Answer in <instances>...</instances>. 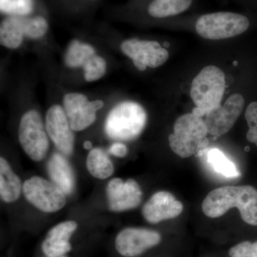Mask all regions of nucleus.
<instances>
[{
  "mask_svg": "<svg viewBox=\"0 0 257 257\" xmlns=\"http://www.w3.org/2000/svg\"><path fill=\"white\" fill-rule=\"evenodd\" d=\"M23 192L28 202L45 213L57 212L67 203L66 194L58 186L40 177L25 181Z\"/></svg>",
  "mask_w": 257,
  "mask_h": 257,
  "instance_id": "0eeeda50",
  "label": "nucleus"
},
{
  "mask_svg": "<svg viewBox=\"0 0 257 257\" xmlns=\"http://www.w3.org/2000/svg\"><path fill=\"white\" fill-rule=\"evenodd\" d=\"M84 147L86 150H89V149H91V147H92V143H91L90 142H86V143L84 144Z\"/></svg>",
  "mask_w": 257,
  "mask_h": 257,
  "instance_id": "c756f323",
  "label": "nucleus"
},
{
  "mask_svg": "<svg viewBox=\"0 0 257 257\" xmlns=\"http://www.w3.org/2000/svg\"><path fill=\"white\" fill-rule=\"evenodd\" d=\"M147 121V112L143 106L135 101H122L106 116L104 133L110 140L133 141L143 133Z\"/></svg>",
  "mask_w": 257,
  "mask_h": 257,
  "instance_id": "f257e3e1",
  "label": "nucleus"
},
{
  "mask_svg": "<svg viewBox=\"0 0 257 257\" xmlns=\"http://www.w3.org/2000/svg\"><path fill=\"white\" fill-rule=\"evenodd\" d=\"M45 124L56 148L64 156H70L74 151V135L63 106H51L47 111Z\"/></svg>",
  "mask_w": 257,
  "mask_h": 257,
  "instance_id": "9d476101",
  "label": "nucleus"
},
{
  "mask_svg": "<svg viewBox=\"0 0 257 257\" xmlns=\"http://www.w3.org/2000/svg\"><path fill=\"white\" fill-rule=\"evenodd\" d=\"M87 168L94 178L105 179L114 172V165L104 150L92 149L87 157Z\"/></svg>",
  "mask_w": 257,
  "mask_h": 257,
  "instance_id": "412c9836",
  "label": "nucleus"
},
{
  "mask_svg": "<svg viewBox=\"0 0 257 257\" xmlns=\"http://www.w3.org/2000/svg\"><path fill=\"white\" fill-rule=\"evenodd\" d=\"M127 147L124 144L121 143H115L111 145L109 149V152L115 157H124L127 154Z\"/></svg>",
  "mask_w": 257,
  "mask_h": 257,
  "instance_id": "c85d7f7f",
  "label": "nucleus"
},
{
  "mask_svg": "<svg viewBox=\"0 0 257 257\" xmlns=\"http://www.w3.org/2000/svg\"><path fill=\"white\" fill-rule=\"evenodd\" d=\"M96 54L95 49L90 44L73 40L66 50L64 64L68 68L82 69L86 62Z\"/></svg>",
  "mask_w": 257,
  "mask_h": 257,
  "instance_id": "6ab92c4d",
  "label": "nucleus"
},
{
  "mask_svg": "<svg viewBox=\"0 0 257 257\" xmlns=\"http://www.w3.org/2000/svg\"><path fill=\"white\" fill-rule=\"evenodd\" d=\"M64 1H65V0H64ZM69 1H71V0H69ZM77 1L83 2V3H95V2L98 1V0H77Z\"/></svg>",
  "mask_w": 257,
  "mask_h": 257,
  "instance_id": "7c9ffc66",
  "label": "nucleus"
},
{
  "mask_svg": "<svg viewBox=\"0 0 257 257\" xmlns=\"http://www.w3.org/2000/svg\"><path fill=\"white\" fill-rule=\"evenodd\" d=\"M207 128L202 117L192 114L182 115L175 121L174 133L169 136L174 153L188 158L205 149L209 145Z\"/></svg>",
  "mask_w": 257,
  "mask_h": 257,
  "instance_id": "7ed1b4c3",
  "label": "nucleus"
},
{
  "mask_svg": "<svg viewBox=\"0 0 257 257\" xmlns=\"http://www.w3.org/2000/svg\"><path fill=\"white\" fill-rule=\"evenodd\" d=\"M207 158L209 165L217 173L229 178L239 177L240 174L236 166L218 149L209 150Z\"/></svg>",
  "mask_w": 257,
  "mask_h": 257,
  "instance_id": "b1692460",
  "label": "nucleus"
},
{
  "mask_svg": "<svg viewBox=\"0 0 257 257\" xmlns=\"http://www.w3.org/2000/svg\"><path fill=\"white\" fill-rule=\"evenodd\" d=\"M18 139L24 152L32 160L40 162L47 156L50 141L38 111L30 109L23 115L19 125Z\"/></svg>",
  "mask_w": 257,
  "mask_h": 257,
  "instance_id": "39448f33",
  "label": "nucleus"
},
{
  "mask_svg": "<svg viewBox=\"0 0 257 257\" xmlns=\"http://www.w3.org/2000/svg\"><path fill=\"white\" fill-rule=\"evenodd\" d=\"M22 17L5 16L0 23V43L2 46L16 50L25 40Z\"/></svg>",
  "mask_w": 257,
  "mask_h": 257,
  "instance_id": "a211bd4d",
  "label": "nucleus"
},
{
  "mask_svg": "<svg viewBox=\"0 0 257 257\" xmlns=\"http://www.w3.org/2000/svg\"><path fill=\"white\" fill-rule=\"evenodd\" d=\"M121 50L133 60L139 71L146 70L147 67L157 68L165 63L170 55L168 51L157 41L128 39L121 42Z\"/></svg>",
  "mask_w": 257,
  "mask_h": 257,
  "instance_id": "6e6552de",
  "label": "nucleus"
},
{
  "mask_svg": "<svg viewBox=\"0 0 257 257\" xmlns=\"http://www.w3.org/2000/svg\"><path fill=\"white\" fill-rule=\"evenodd\" d=\"M240 215L246 224L257 226V205L241 211Z\"/></svg>",
  "mask_w": 257,
  "mask_h": 257,
  "instance_id": "cd10ccee",
  "label": "nucleus"
},
{
  "mask_svg": "<svg viewBox=\"0 0 257 257\" xmlns=\"http://www.w3.org/2000/svg\"><path fill=\"white\" fill-rule=\"evenodd\" d=\"M0 12L4 17L41 14L37 12V0H0Z\"/></svg>",
  "mask_w": 257,
  "mask_h": 257,
  "instance_id": "4be33fe9",
  "label": "nucleus"
},
{
  "mask_svg": "<svg viewBox=\"0 0 257 257\" xmlns=\"http://www.w3.org/2000/svg\"><path fill=\"white\" fill-rule=\"evenodd\" d=\"M22 23L25 38L37 40L46 35L48 32V20L45 15L36 14L22 17Z\"/></svg>",
  "mask_w": 257,
  "mask_h": 257,
  "instance_id": "5701e85b",
  "label": "nucleus"
},
{
  "mask_svg": "<svg viewBox=\"0 0 257 257\" xmlns=\"http://www.w3.org/2000/svg\"><path fill=\"white\" fill-rule=\"evenodd\" d=\"M108 205L115 212L130 210L140 205L143 192L136 181L128 179L123 181L114 178L109 181L106 189Z\"/></svg>",
  "mask_w": 257,
  "mask_h": 257,
  "instance_id": "ddd939ff",
  "label": "nucleus"
},
{
  "mask_svg": "<svg viewBox=\"0 0 257 257\" xmlns=\"http://www.w3.org/2000/svg\"><path fill=\"white\" fill-rule=\"evenodd\" d=\"M58 257H67L66 256H58Z\"/></svg>",
  "mask_w": 257,
  "mask_h": 257,
  "instance_id": "2f4dec72",
  "label": "nucleus"
},
{
  "mask_svg": "<svg viewBox=\"0 0 257 257\" xmlns=\"http://www.w3.org/2000/svg\"><path fill=\"white\" fill-rule=\"evenodd\" d=\"M78 224L75 221H65L56 225L47 233L42 243V250L47 257L65 256L72 250L70 239Z\"/></svg>",
  "mask_w": 257,
  "mask_h": 257,
  "instance_id": "2eb2a0df",
  "label": "nucleus"
},
{
  "mask_svg": "<svg viewBox=\"0 0 257 257\" xmlns=\"http://www.w3.org/2000/svg\"><path fill=\"white\" fill-rule=\"evenodd\" d=\"M225 74L216 66H207L193 79L190 95L196 107L192 114L202 117L220 105L224 95Z\"/></svg>",
  "mask_w": 257,
  "mask_h": 257,
  "instance_id": "f03ea898",
  "label": "nucleus"
},
{
  "mask_svg": "<svg viewBox=\"0 0 257 257\" xmlns=\"http://www.w3.org/2000/svg\"><path fill=\"white\" fill-rule=\"evenodd\" d=\"M257 205V189L251 186H226L214 189L202 202V211L208 217L218 218L231 208L239 212Z\"/></svg>",
  "mask_w": 257,
  "mask_h": 257,
  "instance_id": "20e7f679",
  "label": "nucleus"
},
{
  "mask_svg": "<svg viewBox=\"0 0 257 257\" xmlns=\"http://www.w3.org/2000/svg\"><path fill=\"white\" fill-rule=\"evenodd\" d=\"M183 211V204L170 192L155 193L143 207L145 220L152 224L174 219Z\"/></svg>",
  "mask_w": 257,
  "mask_h": 257,
  "instance_id": "4468645a",
  "label": "nucleus"
},
{
  "mask_svg": "<svg viewBox=\"0 0 257 257\" xmlns=\"http://www.w3.org/2000/svg\"><path fill=\"white\" fill-rule=\"evenodd\" d=\"M231 257H257V241L251 243L248 241H242L230 248Z\"/></svg>",
  "mask_w": 257,
  "mask_h": 257,
  "instance_id": "bb28decb",
  "label": "nucleus"
},
{
  "mask_svg": "<svg viewBox=\"0 0 257 257\" xmlns=\"http://www.w3.org/2000/svg\"><path fill=\"white\" fill-rule=\"evenodd\" d=\"M161 239V235L153 230L126 228L116 236L115 247L121 256L135 257L158 245Z\"/></svg>",
  "mask_w": 257,
  "mask_h": 257,
  "instance_id": "f8f14e48",
  "label": "nucleus"
},
{
  "mask_svg": "<svg viewBox=\"0 0 257 257\" xmlns=\"http://www.w3.org/2000/svg\"><path fill=\"white\" fill-rule=\"evenodd\" d=\"M23 185L21 179L12 170L3 157L0 158V197L5 203L16 202L21 195Z\"/></svg>",
  "mask_w": 257,
  "mask_h": 257,
  "instance_id": "f3484780",
  "label": "nucleus"
},
{
  "mask_svg": "<svg viewBox=\"0 0 257 257\" xmlns=\"http://www.w3.org/2000/svg\"><path fill=\"white\" fill-rule=\"evenodd\" d=\"M65 157L62 153L53 154L47 163V172L52 182L58 186L66 195H70L75 187V176Z\"/></svg>",
  "mask_w": 257,
  "mask_h": 257,
  "instance_id": "dca6fc26",
  "label": "nucleus"
},
{
  "mask_svg": "<svg viewBox=\"0 0 257 257\" xmlns=\"http://www.w3.org/2000/svg\"><path fill=\"white\" fill-rule=\"evenodd\" d=\"M246 17L233 13H211L202 15L196 23V31L207 40H219L238 36L249 28Z\"/></svg>",
  "mask_w": 257,
  "mask_h": 257,
  "instance_id": "423d86ee",
  "label": "nucleus"
},
{
  "mask_svg": "<svg viewBox=\"0 0 257 257\" xmlns=\"http://www.w3.org/2000/svg\"><path fill=\"white\" fill-rule=\"evenodd\" d=\"M244 99L240 94L230 96L224 105H219L206 115L204 122L208 134L220 137L229 133L242 112Z\"/></svg>",
  "mask_w": 257,
  "mask_h": 257,
  "instance_id": "9b49d317",
  "label": "nucleus"
},
{
  "mask_svg": "<svg viewBox=\"0 0 257 257\" xmlns=\"http://www.w3.org/2000/svg\"><path fill=\"white\" fill-rule=\"evenodd\" d=\"M107 64L104 57L94 55L89 59L82 67L84 79L88 82H94L106 74Z\"/></svg>",
  "mask_w": 257,
  "mask_h": 257,
  "instance_id": "393cba45",
  "label": "nucleus"
},
{
  "mask_svg": "<svg viewBox=\"0 0 257 257\" xmlns=\"http://www.w3.org/2000/svg\"><path fill=\"white\" fill-rule=\"evenodd\" d=\"M245 119L247 122L248 130L246 139L250 143L255 144L257 146V102L250 103L245 112Z\"/></svg>",
  "mask_w": 257,
  "mask_h": 257,
  "instance_id": "a878e982",
  "label": "nucleus"
},
{
  "mask_svg": "<svg viewBox=\"0 0 257 257\" xmlns=\"http://www.w3.org/2000/svg\"><path fill=\"white\" fill-rule=\"evenodd\" d=\"M192 3V0H152L147 13L154 18H168L184 13Z\"/></svg>",
  "mask_w": 257,
  "mask_h": 257,
  "instance_id": "aec40b11",
  "label": "nucleus"
},
{
  "mask_svg": "<svg viewBox=\"0 0 257 257\" xmlns=\"http://www.w3.org/2000/svg\"><path fill=\"white\" fill-rule=\"evenodd\" d=\"M104 105L100 99L90 101L85 94L67 93L64 96L63 107L74 132H81L90 126L96 119V112Z\"/></svg>",
  "mask_w": 257,
  "mask_h": 257,
  "instance_id": "1a4fd4ad",
  "label": "nucleus"
}]
</instances>
